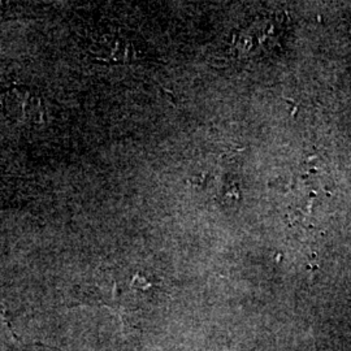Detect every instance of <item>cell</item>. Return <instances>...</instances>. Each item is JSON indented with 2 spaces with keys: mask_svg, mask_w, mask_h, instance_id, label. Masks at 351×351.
Wrapping results in <instances>:
<instances>
[{
  "mask_svg": "<svg viewBox=\"0 0 351 351\" xmlns=\"http://www.w3.org/2000/svg\"><path fill=\"white\" fill-rule=\"evenodd\" d=\"M4 110L19 124H36L43 116L40 99L29 88L10 90L4 97Z\"/></svg>",
  "mask_w": 351,
  "mask_h": 351,
  "instance_id": "cell-1",
  "label": "cell"
}]
</instances>
